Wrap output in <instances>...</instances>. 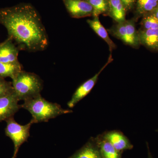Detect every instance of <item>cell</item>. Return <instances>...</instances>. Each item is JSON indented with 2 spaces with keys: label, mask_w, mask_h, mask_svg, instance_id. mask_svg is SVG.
Wrapping results in <instances>:
<instances>
[{
  "label": "cell",
  "mask_w": 158,
  "mask_h": 158,
  "mask_svg": "<svg viewBox=\"0 0 158 158\" xmlns=\"http://www.w3.org/2000/svg\"><path fill=\"white\" fill-rule=\"evenodd\" d=\"M0 24L19 49L29 52L45 50L48 38L40 16L34 6L21 3L0 9Z\"/></svg>",
  "instance_id": "1"
},
{
  "label": "cell",
  "mask_w": 158,
  "mask_h": 158,
  "mask_svg": "<svg viewBox=\"0 0 158 158\" xmlns=\"http://www.w3.org/2000/svg\"><path fill=\"white\" fill-rule=\"evenodd\" d=\"M22 108L27 110L32 116L31 121L34 123L48 122L63 114L72 113L70 110H65L60 105L46 100L41 95L24 101Z\"/></svg>",
  "instance_id": "2"
},
{
  "label": "cell",
  "mask_w": 158,
  "mask_h": 158,
  "mask_svg": "<svg viewBox=\"0 0 158 158\" xmlns=\"http://www.w3.org/2000/svg\"><path fill=\"white\" fill-rule=\"evenodd\" d=\"M12 81L13 90L19 101H25L41 95L43 82L36 74L22 70Z\"/></svg>",
  "instance_id": "3"
},
{
  "label": "cell",
  "mask_w": 158,
  "mask_h": 158,
  "mask_svg": "<svg viewBox=\"0 0 158 158\" xmlns=\"http://www.w3.org/2000/svg\"><path fill=\"white\" fill-rule=\"evenodd\" d=\"M6 126L5 134L12 140L14 144V152L11 158H16L20 147L24 143L27 141L30 137V129L32 122L25 125H21L15 120L14 117L6 120Z\"/></svg>",
  "instance_id": "4"
},
{
  "label": "cell",
  "mask_w": 158,
  "mask_h": 158,
  "mask_svg": "<svg viewBox=\"0 0 158 158\" xmlns=\"http://www.w3.org/2000/svg\"><path fill=\"white\" fill-rule=\"evenodd\" d=\"M109 31L113 36L134 48H137L141 44L134 20L117 23Z\"/></svg>",
  "instance_id": "5"
},
{
  "label": "cell",
  "mask_w": 158,
  "mask_h": 158,
  "mask_svg": "<svg viewBox=\"0 0 158 158\" xmlns=\"http://www.w3.org/2000/svg\"><path fill=\"white\" fill-rule=\"evenodd\" d=\"M113 61V59L111 54L109 59H108L107 62L103 66L102 68L100 69L99 72L96 73L95 75L92 78L84 82L83 84L80 85L78 88H77V90L75 91L72 97L70 100L67 103V106L69 108L74 107L81 100L84 98L89 94L97 82L99 76L100 75L103 70L107 66L108 64H110V62H112Z\"/></svg>",
  "instance_id": "6"
},
{
  "label": "cell",
  "mask_w": 158,
  "mask_h": 158,
  "mask_svg": "<svg viewBox=\"0 0 158 158\" xmlns=\"http://www.w3.org/2000/svg\"><path fill=\"white\" fill-rule=\"evenodd\" d=\"M19 101L14 91L0 98V122L14 117L15 114L22 108L21 106L19 104Z\"/></svg>",
  "instance_id": "7"
},
{
  "label": "cell",
  "mask_w": 158,
  "mask_h": 158,
  "mask_svg": "<svg viewBox=\"0 0 158 158\" xmlns=\"http://www.w3.org/2000/svg\"><path fill=\"white\" fill-rule=\"evenodd\" d=\"M63 1L72 17L79 19L92 16L93 8L86 0H63Z\"/></svg>",
  "instance_id": "8"
},
{
  "label": "cell",
  "mask_w": 158,
  "mask_h": 158,
  "mask_svg": "<svg viewBox=\"0 0 158 158\" xmlns=\"http://www.w3.org/2000/svg\"><path fill=\"white\" fill-rule=\"evenodd\" d=\"M102 135L120 152L123 153L124 151L132 149L134 147L128 138L120 131L105 132Z\"/></svg>",
  "instance_id": "9"
},
{
  "label": "cell",
  "mask_w": 158,
  "mask_h": 158,
  "mask_svg": "<svg viewBox=\"0 0 158 158\" xmlns=\"http://www.w3.org/2000/svg\"><path fill=\"white\" fill-rule=\"evenodd\" d=\"M19 49L16 46L11 38L8 37L4 42L0 43V62L16 64L18 60Z\"/></svg>",
  "instance_id": "10"
},
{
  "label": "cell",
  "mask_w": 158,
  "mask_h": 158,
  "mask_svg": "<svg viewBox=\"0 0 158 158\" xmlns=\"http://www.w3.org/2000/svg\"><path fill=\"white\" fill-rule=\"evenodd\" d=\"M69 158H103L95 138H90L88 142Z\"/></svg>",
  "instance_id": "11"
},
{
  "label": "cell",
  "mask_w": 158,
  "mask_h": 158,
  "mask_svg": "<svg viewBox=\"0 0 158 158\" xmlns=\"http://www.w3.org/2000/svg\"><path fill=\"white\" fill-rule=\"evenodd\" d=\"M138 33L140 44L148 48L158 50V29H141Z\"/></svg>",
  "instance_id": "12"
},
{
  "label": "cell",
  "mask_w": 158,
  "mask_h": 158,
  "mask_svg": "<svg viewBox=\"0 0 158 158\" xmlns=\"http://www.w3.org/2000/svg\"><path fill=\"white\" fill-rule=\"evenodd\" d=\"M87 23L99 37L107 44L110 52H112V51L116 48V45L110 39L107 31L101 23L99 17H94L92 19L87 20Z\"/></svg>",
  "instance_id": "13"
},
{
  "label": "cell",
  "mask_w": 158,
  "mask_h": 158,
  "mask_svg": "<svg viewBox=\"0 0 158 158\" xmlns=\"http://www.w3.org/2000/svg\"><path fill=\"white\" fill-rule=\"evenodd\" d=\"M102 156L103 158H122V152L118 151L112 144L103 138L102 135L95 138Z\"/></svg>",
  "instance_id": "14"
},
{
  "label": "cell",
  "mask_w": 158,
  "mask_h": 158,
  "mask_svg": "<svg viewBox=\"0 0 158 158\" xmlns=\"http://www.w3.org/2000/svg\"><path fill=\"white\" fill-rule=\"evenodd\" d=\"M109 14L116 23L123 22L126 20V9L121 0H107Z\"/></svg>",
  "instance_id": "15"
},
{
  "label": "cell",
  "mask_w": 158,
  "mask_h": 158,
  "mask_svg": "<svg viewBox=\"0 0 158 158\" xmlns=\"http://www.w3.org/2000/svg\"><path fill=\"white\" fill-rule=\"evenodd\" d=\"M22 70L20 63L10 64L0 62V77L5 78L10 77L13 79Z\"/></svg>",
  "instance_id": "16"
},
{
  "label": "cell",
  "mask_w": 158,
  "mask_h": 158,
  "mask_svg": "<svg viewBox=\"0 0 158 158\" xmlns=\"http://www.w3.org/2000/svg\"><path fill=\"white\" fill-rule=\"evenodd\" d=\"M136 10L140 15L152 13L158 6V0H137Z\"/></svg>",
  "instance_id": "17"
},
{
  "label": "cell",
  "mask_w": 158,
  "mask_h": 158,
  "mask_svg": "<svg viewBox=\"0 0 158 158\" xmlns=\"http://www.w3.org/2000/svg\"><path fill=\"white\" fill-rule=\"evenodd\" d=\"M93 8L92 16L99 17L100 15L109 13V5L107 0H86Z\"/></svg>",
  "instance_id": "18"
},
{
  "label": "cell",
  "mask_w": 158,
  "mask_h": 158,
  "mask_svg": "<svg viewBox=\"0 0 158 158\" xmlns=\"http://www.w3.org/2000/svg\"><path fill=\"white\" fill-rule=\"evenodd\" d=\"M143 30L158 29V19L153 13L144 16L141 23Z\"/></svg>",
  "instance_id": "19"
},
{
  "label": "cell",
  "mask_w": 158,
  "mask_h": 158,
  "mask_svg": "<svg viewBox=\"0 0 158 158\" xmlns=\"http://www.w3.org/2000/svg\"><path fill=\"white\" fill-rule=\"evenodd\" d=\"M13 91L12 82L7 81L5 78L0 77V98L11 93Z\"/></svg>",
  "instance_id": "20"
},
{
  "label": "cell",
  "mask_w": 158,
  "mask_h": 158,
  "mask_svg": "<svg viewBox=\"0 0 158 158\" xmlns=\"http://www.w3.org/2000/svg\"><path fill=\"white\" fill-rule=\"evenodd\" d=\"M125 6L126 11L131 10L136 4L137 0H121Z\"/></svg>",
  "instance_id": "21"
},
{
  "label": "cell",
  "mask_w": 158,
  "mask_h": 158,
  "mask_svg": "<svg viewBox=\"0 0 158 158\" xmlns=\"http://www.w3.org/2000/svg\"><path fill=\"white\" fill-rule=\"evenodd\" d=\"M146 146H147V150H148V158H154L153 157L152 154L150 152V150L149 144L148 142H146Z\"/></svg>",
  "instance_id": "22"
},
{
  "label": "cell",
  "mask_w": 158,
  "mask_h": 158,
  "mask_svg": "<svg viewBox=\"0 0 158 158\" xmlns=\"http://www.w3.org/2000/svg\"><path fill=\"white\" fill-rule=\"evenodd\" d=\"M152 13L158 19V6L157 8L153 11V12Z\"/></svg>",
  "instance_id": "23"
},
{
  "label": "cell",
  "mask_w": 158,
  "mask_h": 158,
  "mask_svg": "<svg viewBox=\"0 0 158 158\" xmlns=\"http://www.w3.org/2000/svg\"><path fill=\"white\" fill-rule=\"evenodd\" d=\"M156 132L158 133V129H157L156 130Z\"/></svg>",
  "instance_id": "24"
}]
</instances>
